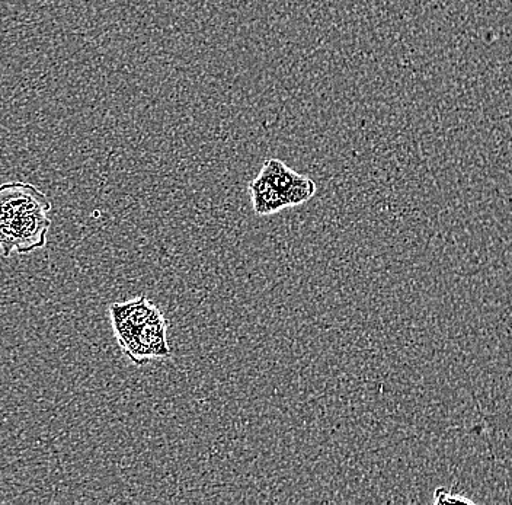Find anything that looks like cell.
I'll list each match as a JSON object with an SVG mask.
<instances>
[{
	"label": "cell",
	"mask_w": 512,
	"mask_h": 505,
	"mask_svg": "<svg viewBox=\"0 0 512 505\" xmlns=\"http://www.w3.org/2000/svg\"><path fill=\"white\" fill-rule=\"evenodd\" d=\"M50 198L28 182L12 181L0 185V251L30 254L47 245L51 219Z\"/></svg>",
	"instance_id": "cell-1"
},
{
	"label": "cell",
	"mask_w": 512,
	"mask_h": 505,
	"mask_svg": "<svg viewBox=\"0 0 512 505\" xmlns=\"http://www.w3.org/2000/svg\"><path fill=\"white\" fill-rule=\"evenodd\" d=\"M249 194H251L252 207L258 216H271L281 212L288 207L287 198L284 193L270 184L261 175L255 178L249 184Z\"/></svg>",
	"instance_id": "cell-2"
},
{
	"label": "cell",
	"mask_w": 512,
	"mask_h": 505,
	"mask_svg": "<svg viewBox=\"0 0 512 505\" xmlns=\"http://www.w3.org/2000/svg\"><path fill=\"white\" fill-rule=\"evenodd\" d=\"M316 194V184L306 175L299 174L296 181L288 188L286 197L288 207L307 203Z\"/></svg>",
	"instance_id": "cell-3"
},
{
	"label": "cell",
	"mask_w": 512,
	"mask_h": 505,
	"mask_svg": "<svg viewBox=\"0 0 512 505\" xmlns=\"http://www.w3.org/2000/svg\"><path fill=\"white\" fill-rule=\"evenodd\" d=\"M434 501L435 504H473V501L469 500V498L462 497V495L451 494L446 488L435 489Z\"/></svg>",
	"instance_id": "cell-4"
}]
</instances>
